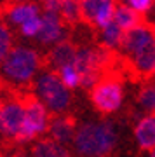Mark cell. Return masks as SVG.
Returning <instances> with one entry per match:
<instances>
[{
    "label": "cell",
    "mask_w": 155,
    "mask_h": 157,
    "mask_svg": "<svg viewBox=\"0 0 155 157\" xmlns=\"http://www.w3.org/2000/svg\"><path fill=\"white\" fill-rule=\"evenodd\" d=\"M66 35H68V32L65 30V26L61 25L58 12L44 11V14L40 16L39 33L35 35L33 39L37 40L39 45L49 47V45H54L56 42H59L61 39H65Z\"/></svg>",
    "instance_id": "8"
},
{
    "label": "cell",
    "mask_w": 155,
    "mask_h": 157,
    "mask_svg": "<svg viewBox=\"0 0 155 157\" xmlns=\"http://www.w3.org/2000/svg\"><path fill=\"white\" fill-rule=\"evenodd\" d=\"M77 129V119L72 113H49V124H47V135L54 141L61 143V145H70Z\"/></svg>",
    "instance_id": "9"
},
{
    "label": "cell",
    "mask_w": 155,
    "mask_h": 157,
    "mask_svg": "<svg viewBox=\"0 0 155 157\" xmlns=\"http://www.w3.org/2000/svg\"><path fill=\"white\" fill-rule=\"evenodd\" d=\"M112 19L120 26L122 32L131 30V28H134V26H139V25H146V23H150L146 14L134 11L133 7L122 4V0H115V6H113V16H112Z\"/></svg>",
    "instance_id": "10"
},
{
    "label": "cell",
    "mask_w": 155,
    "mask_h": 157,
    "mask_svg": "<svg viewBox=\"0 0 155 157\" xmlns=\"http://www.w3.org/2000/svg\"><path fill=\"white\" fill-rule=\"evenodd\" d=\"M58 75L63 80V84L66 86L68 89H77L80 84V77H78L77 70L73 68V65H66V67H61L58 70Z\"/></svg>",
    "instance_id": "17"
},
{
    "label": "cell",
    "mask_w": 155,
    "mask_h": 157,
    "mask_svg": "<svg viewBox=\"0 0 155 157\" xmlns=\"http://www.w3.org/2000/svg\"><path fill=\"white\" fill-rule=\"evenodd\" d=\"M58 16L66 32L75 30L78 25H82L80 23V0H59Z\"/></svg>",
    "instance_id": "13"
},
{
    "label": "cell",
    "mask_w": 155,
    "mask_h": 157,
    "mask_svg": "<svg viewBox=\"0 0 155 157\" xmlns=\"http://www.w3.org/2000/svg\"><path fill=\"white\" fill-rule=\"evenodd\" d=\"M39 28H40V14L23 23L21 26H19V32H21L23 37H26V39H33L35 35L39 33Z\"/></svg>",
    "instance_id": "18"
},
{
    "label": "cell",
    "mask_w": 155,
    "mask_h": 157,
    "mask_svg": "<svg viewBox=\"0 0 155 157\" xmlns=\"http://www.w3.org/2000/svg\"><path fill=\"white\" fill-rule=\"evenodd\" d=\"M119 143V133L112 121H89L77 124L72 145L78 157H108Z\"/></svg>",
    "instance_id": "2"
},
{
    "label": "cell",
    "mask_w": 155,
    "mask_h": 157,
    "mask_svg": "<svg viewBox=\"0 0 155 157\" xmlns=\"http://www.w3.org/2000/svg\"><path fill=\"white\" fill-rule=\"evenodd\" d=\"M21 100L25 105V124L17 136V143H32L39 136L45 135L49 124V112L32 89L21 91Z\"/></svg>",
    "instance_id": "5"
},
{
    "label": "cell",
    "mask_w": 155,
    "mask_h": 157,
    "mask_svg": "<svg viewBox=\"0 0 155 157\" xmlns=\"http://www.w3.org/2000/svg\"><path fill=\"white\" fill-rule=\"evenodd\" d=\"M129 7H133L134 11L143 12V14H148L153 7V0H127Z\"/></svg>",
    "instance_id": "19"
},
{
    "label": "cell",
    "mask_w": 155,
    "mask_h": 157,
    "mask_svg": "<svg viewBox=\"0 0 155 157\" xmlns=\"http://www.w3.org/2000/svg\"><path fill=\"white\" fill-rule=\"evenodd\" d=\"M30 157H72V152L66 145H61L52 138L45 136L40 140H33L30 147Z\"/></svg>",
    "instance_id": "12"
},
{
    "label": "cell",
    "mask_w": 155,
    "mask_h": 157,
    "mask_svg": "<svg viewBox=\"0 0 155 157\" xmlns=\"http://www.w3.org/2000/svg\"><path fill=\"white\" fill-rule=\"evenodd\" d=\"M146 157H153V150H150V152H148V155H146Z\"/></svg>",
    "instance_id": "21"
},
{
    "label": "cell",
    "mask_w": 155,
    "mask_h": 157,
    "mask_svg": "<svg viewBox=\"0 0 155 157\" xmlns=\"http://www.w3.org/2000/svg\"><path fill=\"white\" fill-rule=\"evenodd\" d=\"M134 140L139 150L150 152L155 147V119L153 113H145L134 126Z\"/></svg>",
    "instance_id": "11"
},
{
    "label": "cell",
    "mask_w": 155,
    "mask_h": 157,
    "mask_svg": "<svg viewBox=\"0 0 155 157\" xmlns=\"http://www.w3.org/2000/svg\"><path fill=\"white\" fill-rule=\"evenodd\" d=\"M139 91L136 94V103L141 112L145 113H153V107H155V89H153V78L143 80L139 82Z\"/></svg>",
    "instance_id": "15"
},
{
    "label": "cell",
    "mask_w": 155,
    "mask_h": 157,
    "mask_svg": "<svg viewBox=\"0 0 155 157\" xmlns=\"http://www.w3.org/2000/svg\"><path fill=\"white\" fill-rule=\"evenodd\" d=\"M21 2H26V0H6V4H7V11L11 9L12 6H16V4H21ZM7 14V12H6Z\"/></svg>",
    "instance_id": "20"
},
{
    "label": "cell",
    "mask_w": 155,
    "mask_h": 157,
    "mask_svg": "<svg viewBox=\"0 0 155 157\" xmlns=\"http://www.w3.org/2000/svg\"><path fill=\"white\" fill-rule=\"evenodd\" d=\"M40 12V6L39 2H21V4H16V6H12L9 11H7L6 17L9 19L11 25H16V26H21L25 21L28 19H32V17L39 16Z\"/></svg>",
    "instance_id": "14"
},
{
    "label": "cell",
    "mask_w": 155,
    "mask_h": 157,
    "mask_svg": "<svg viewBox=\"0 0 155 157\" xmlns=\"http://www.w3.org/2000/svg\"><path fill=\"white\" fill-rule=\"evenodd\" d=\"M124 80L119 72L103 73L94 84L89 87V100L96 112L101 115H112L120 110L124 103Z\"/></svg>",
    "instance_id": "4"
},
{
    "label": "cell",
    "mask_w": 155,
    "mask_h": 157,
    "mask_svg": "<svg viewBox=\"0 0 155 157\" xmlns=\"http://www.w3.org/2000/svg\"><path fill=\"white\" fill-rule=\"evenodd\" d=\"M16 40V35L9 28V25L0 19V63L4 61V58L7 56V52L12 49Z\"/></svg>",
    "instance_id": "16"
},
{
    "label": "cell",
    "mask_w": 155,
    "mask_h": 157,
    "mask_svg": "<svg viewBox=\"0 0 155 157\" xmlns=\"http://www.w3.org/2000/svg\"><path fill=\"white\" fill-rule=\"evenodd\" d=\"M32 91L44 103V107L47 108V112L51 115L68 112V108L72 107L73 103L72 89H68L66 86L63 84L58 72H52V70H47V68H42V73L39 72L35 75Z\"/></svg>",
    "instance_id": "3"
},
{
    "label": "cell",
    "mask_w": 155,
    "mask_h": 157,
    "mask_svg": "<svg viewBox=\"0 0 155 157\" xmlns=\"http://www.w3.org/2000/svg\"><path fill=\"white\" fill-rule=\"evenodd\" d=\"M77 49H78V45L66 35L65 39H61L59 42H56L47 52L42 54V63H44L42 68L58 72L61 67L72 65L73 59H75V54H77Z\"/></svg>",
    "instance_id": "7"
},
{
    "label": "cell",
    "mask_w": 155,
    "mask_h": 157,
    "mask_svg": "<svg viewBox=\"0 0 155 157\" xmlns=\"http://www.w3.org/2000/svg\"><path fill=\"white\" fill-rule=\"evenodd\" d=\"M42 54L26 45H12L0 63V82L11 89H32L35 75L42 70Z\"/></svg>",
    "instance_id": "1"
},
{
    "label": "cell",
    "mask_w": 155,
    "mask_h": 157,
    "mask_svg": "<svg viewBox=\"0 0 155 157\" xmlns=\"http://www.w3.org/2000/svg\"><path fill=\"white\" fill-rule=\"evenodd\" d=\"M115 0H80V23L98 33L113 16Z\"/></svg>",
    "instance_id": "6"
}]
</instances>
